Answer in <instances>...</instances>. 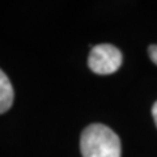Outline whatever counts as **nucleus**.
I'll list each match as a JSON object with an SVG mask.
<instances>
[{"mask_svg": "<svg viewBox=\"0 0 157 157\" xmlns=\"http://www.w3.org/2000/svg\"><path fill=\"white\" fill-rule=\"evenodd\" d=\"M82 157H121V139L105 124L93 123L84 128L80 139Z\"/></svg>", "mask_w": 157, "mask_h": 157, "instance_id": "f257e3e1", "label": "nucleus"}, {"mask_svg": "<svg viewBox=\"0 0 157 157\" xmlns=\"http://www.w3.org/2000/svg\"><path fill=\"white\" fill-rule=\"evenodd\" d=\"M152 115H153L155 123H156V126H157V101L153 104V106H152Z\"/></svg>", "mask_w": 157, "mask_h": 157, "instance_id": "39448f33", "label": "nucleus"}, {"mask_svg": "<svg viewBox=\"0 0 157 157\" xmlns=\"http://www.w3.org/2000/svg\"><path fill=\"white\" fill-rule=\"evenodd\" d=\"M122 52L109 43L97 45L90 50L88 66L97 75H110L122 66Z\"/></svg>", "mask_w": 157, "mask_h": 157, "instance_id": "f03ea898", "label": "nucleus"}, {"mask_svg": "<svg viewBox=\"0 0 157 157\" xmlns=\"http://www.w3.org/2000/svg\"><path fill=\"white\" fill-rule=\"evenodd\" d=\"M14 98L13 86L8 76L0 70V114L11 109Z\"/></svg>", "mask_w": 157, "mask_h": 157, "instance_id": "7ed1b4c3", "label": "nucleus"}, {"mask_svg": "<svg viewBox=\"0 0 157 157\" xmlns=\"http://www.w3.org/2000/svg\"><path fill=\"white\" fill-rule=\"evenodd\" d=\"M148 54H149L151 60L157 66V45H152V46H149V48H148Z\"/></svg>", "mask_w": 157, "mask_h": 157, "instance_id": "20e7f679", "label": "nucleus"}]
</instances>
